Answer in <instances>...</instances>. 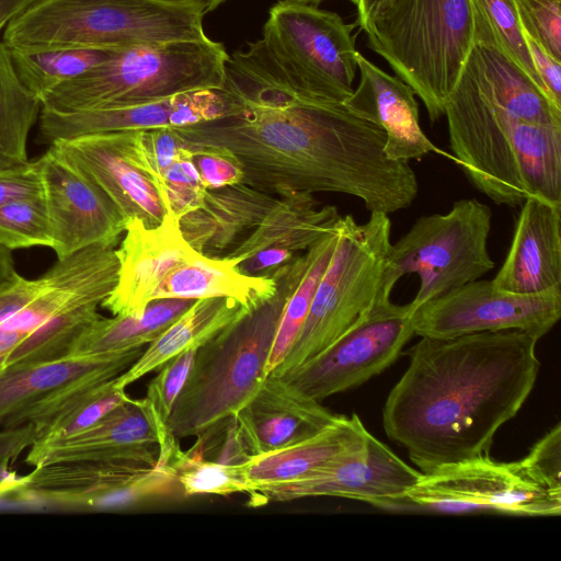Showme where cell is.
Instances as JSON below:
<instances>
[{
	"instance_id": "25",
	"label": "cell",
	"mask_w": 561,
	"mask_h": 561,
	"mask_svg": "<svg viewBox=\"0 0 561 561\" xmlns=\"http://www.w3.org/2000/svg\"><path fill=\"white\" fill-rule=\"evenodd\" d=\"M496 288L537 294L561 287V205L529 197L520 206Z\"/></svg>"
},
{
	"instance_id": "6",
	"label": "cell",
	"mask_w": 561,
	"mask_h": 561,
	"mask_svg": "<svg viewBox=\"0 0 561 561\" xmlns=\"http://www.w3.org/2000/svg\"><path fill=\"white\" fill-rule=\"evenodd\" d=\"M358 26L430 119H440L473 46L470 0H383Z\"/></svg>"
},
{
	"instance_id": "5",
	"label": "cell",
	"mask_w": 561,
	"mask_h": 561,
	"mask_svg": "<svg viewBox=\"0 0 561 561\" xmlns=\"http://www.w3.org/2000/svg\"><path fill=\"white\" fill-rule=\"evenodd\" d=\"M124 233L115 250L117 283L101 305L113 316L140 312L152 300L173 298L232 297L254 308L276 290L272 273L248 275L233 260L194 250L170 215L151 228L131 219Z\"/></svg>"
},
{
	"instance_id": "16",
	"label": "cell",
	"mask_w": 561,
	"mask_h": 561,
	"mask_svg": "<svg viewBox=\"0 0 561 561\" xmlns=\"http://www.w3.org/2000/svg\"><path fill=\"white\" fill-rule=\"evenodd\" d=\"M560 317L561 287L517 294L479 278L421 305L413 312L412 327L421 337L519 330L540 339Z\"/></svg>"
},
{
	"instance_id": "49",
	"label": "cell",
	"mask_w": 561,
	"mask_h": 561,
	"mask_svg": "<svg viewBox=\"0 0 561 561\" xmlns=\"http://www.w3.org/2000/svg\"><path fill=\"white\" fill-rule=\"evenodd\" d=\"M381 1L383 0H357V20L355 24L359 25Z\"/></svg>"
},
{
	"instance_id": "13",
	"label": "cell",
	"mask_w": 561,
	"mask_h": 561,
	"mask_svg": "<svg viewBox=\"0 0 561 561\" xmlns=\"http://www.w3.org/2000/svg\"><path fill=\"white\" fill-rule=\"evenodd\" d=\"M389 508L559 516L561 491L540 483L522 460L502 462L489 455L448 463L423 473Z\"/></svg>"
},
{
	"instance_id": "29",
	"label": "cell",
	"mask_w": 561,
	"mask_h": 561,
	"mask_svg": "<svg viewBox=\"0 0 561 561\" xmlns=\"http://www.w3.org/2000/svg\"><path fill=\"white\" fill-rule=\"evenodd\" d=\"M251 309L232 297L195 300L115 378L116 386L126 388L145 375L158 370L172 357L190 350H197Z\"/></svg>"
},
{
	"instance_id": "45",
	"label": "cell",
	"mask_w": 561,
	"mask_h": 561,
	"mask_svg": "<svg viewBox=\"0 0 561 561\" xmlns=\"http://www.w3.org/2000/svg\"><path fill=\"white\" fill-rule=\"evenodd\" d=\"M523 36L548 99L561 108V61L547 53L525 31Z\"/></svg>"
},
{
	"instance_id": "23",
	"label": "cell",
	"mask_w": 561,
	"mask_h": 561,
	"mask_svg": "<svg viewBox=\"0 0 561 561\" xmlns=\"http://www.w3.org/2000/svg\"><path fill=\"white\" fill-rule=\"evenodd\" d=\"M356 61L359 83L343 104L353 114L385 133L387 157L409 162L436 153L454 162V156L438 148L423 131L412 88L358 51Z\"/></svg>"
},
{
	"instance_id": "3",
	"label": "cell",
	"mask_w": 561,
	"mask_h": 561,
	"mask_svg": "<svg viewBox=\"0 0 561 561\" xmlns=\"http://www.w3.org/2000/svg\"><path fill=\"white\" fill-rule=\"evenodd\" d=\"M444 116L454 162L493 203L515 208L539 197L561 205V126L524 119L468 62Z\"/></svg>"
},
{
	"instance_id": "17",
	"label": "cell",
	"mask_w": 561,
	"mask_h": 561,
	"mask_svg": "<svg viewBox=\"0 0 561 561\" xmlns=\"http://www.w3.org/2000/svg\"><path fill=\"white\" fill-rule=\"evenodd\" d=\"M50 145L108 196L126 224L138 219L151 228L169 215L163 193L144 162L138 130L87 135Z\"/></svg>"
},
{
	"instance_id": "26",
	"label": "cell",
	"mask_w": 561,
	"mask_h": 561,
	"mask_svg": "<svg viewBox=\"0 0 561 561\" xmlns=\"http://www.w3.org/2000/svg\"><path fill=\"white\" fill-rule=\"evenodd\" d=\"M141 353L139 347L4 370L0 375V430L24 425L32 411L69 383L119 376Z\"/></svg>"
},
{
	"instance_id": "14",
	"label": "cell",
	"mask_w": 561,
	"mask_h": 561,
	"mask_svg": "<svg viewBox=\"0 0 561 561\" xmlns=\"http://www.w3.org/2000/svg\"><path fill=\"white\" fill-rule=\"evenodd\" d=\"M355 26L310 2L280 0L268 11L261 39L317 95L344 103L357 71Z\"/></svg>"
},
{
	"instance_id": "28",
	"label": "cell",
	"mask_w": 561,
	"mask_h": 561,
	"mask_svg": "<svg viewBox=\"0 0 561 561\" xmlns=\"http://www.w3.org/2000/svg\"><path fill=\"white\" fill-rule=\"evenodd\" d=\"M276 197L242 183L207 190L202 205L184 215L179 228L194 250L221 257L249 236Z\"/></svg>"
},
{
	"instance_id": "27",
	"label": "cell",
	"mask_w": 561,
	"mask_h": 561,
	"mask_svg": "<svg viewBox=\"0 0 561 561\" xmlns=\"http://www.w3.org/2000/svg\"><path fill=\"white\" fill-rule=\"evenodd\" d=\"M369 434L357 414L339 415L307 439L250 457L241 463L250 486L248 495L304 479L363 451Z\"/></svg>"
},
{
	"instance_id": "31",
	"label": "cell",
	"mask_w": 561,
	"mask_h": 561,
	"mask_svg": "<svg viewBox=\"0 0 561 561\" xmlns=\"http://www.w3.org/2000/svg\"><path fill=\"white\" fill-rule=\"evenodd\" d=\"M142 148L151 175L163 193L169 215L179 222L202 205L207 191L192 151L172 128L148 130Z\"/></svg>"
},
{
	"instance_id": "50",
	"label": "cell",
	"mask_w": 561,
	"mask_h": 561,
	"mask_svg": "<svg viewBox=\"0 0 561 561\" xmlns=\"http://www.w3.org/2000/svg\"><path fill=\"white\" fill-rule=\"evenodd\" d=\"M7 355H0V375L5 370Z\"/></svg>"
},
{
	"instance_id": "30",
	"label": "cell",
	"mask_w": 561,
	"mask_h": 561,
	"mask_svg": "<svg viewBox=\"0 0 561 561\" xmlns=\"http://www.w3.org/2000/svg\"><path fill=\"white\" fill-rule=\"evenodd\" d=\"M195 300L157 299L142 311L100 317L76 340L68 357L118 353L142 347L159 336Z\"/></svg>"
},
{
	"instance_id": "51",
	"label": "cell",
	"mask_w": 561,
	"mask_h": 561,
	"mask_svg": "<svg viewBox=\"0 0 561 561\" xmlns=\"http://www.w3.org/2000/svg\"><path fill=\"white\" fill-rule=\"evenodd\" d=\"M298 1H302V2H312V1H320V0H298ZM351 1L353 4H357V0H348Z\"/></svg>"
},
{
	"instance_id": "7",
	"label": "cell",
	"mask_w": 561,
	"mask_h": 561,
	"mask_svg": "<svg viewBox=\"0 0 561 561\" xmlns=\"http://www.w3.org/2000/svg\"><path fill=\"white\" fill-rule=\"evenodd\" d=\"M228 58L225 46L208 37L129 46L47 91L39 101L44 110L67 113L137 105L220 89Z\"/></svg>"
},
{
	"instance_id": "1",
	"label": "cell",
	"mask_w": 561,
	"mask_h": 561,
	"mask_svg": "<svg viewBox=\"0 0 561 561\" xmlns=\"http://www.w3.org/2000/svg\"><path fill=\"white\" fill-rule=\"evenodd\" d=\"M221 89L224 116L173 129L186 146L231 152L242 184L274 196L346 194L387 215L416 198V175L408 161L387 157L385 133L318 96L261 38L229 56Z\"/></svg>"
},
{
	"instance_id": "22",
	"label": "cell",
	"mask_w": 561,
	"mask_h": 561,
	"mask_svg": "<svg viewBox=\"0 0 561 561\" xmlns=\"http://www.w3.org/2000/svg\"><path fill=\"white\" fill-rule=\"evenodd\" d=\"M158 455L159 435L146 403L130 398L78 434L35 440L24 461L33 467L71 460L153 465Z\"/></svg>"
},
{
	"instance_id": "24",
	"label": "cell",
	"mask_w": 561,
	"mask_h": 561,
	"mask_svg": "<svg viewBox=\"0 0 561 561\" xmlns=\"http://www.w3.org/2000/svg\"><path fill=\"white\" fill-rule=\"evenodd\" d=\"M339 414L282 377L267 375L236 419L252 456L307 439L332 424Z\"/></svg>"
},
{
	"instance_id": "44",
	"label": "cell",
	"mask_w": 561,
	"mask_h": 561,
	"mask_svg": "<svg viewBox=\"0 0 561 561\" xmlns=\"http://www.w3.org/2000/svg\"><path fill=\"white\" fill-rule=\"evenodd\" d=\"M43 192L38 158L0 171V207L18 199L42 195Z\"/></svg>"
},
{
	"instance_id": "41",
	"label": "cell",
	"mask_w": 561,
	"mask_h": 561,
	"mask_svg": "<svg viewBox=\"0 0 561 561\" xmlns=\"http://www.w3.org/2000/svg\"><path fill=\"white\" fill-rule=\"evenodd\" d=\"M186 147L192 151L193 160L206 190L242 183L241 164L228 150L217 147Z\"/></svg>"
},
{
	"instance_id": "48",
	"label": "cell",
	"mask_w": 561,
	"mask_h": 561,
	"mask_svg": "<svg viewBox=\"0 0 561 561\" xmlns=\"http://www.w3.org/2000/svg\"><path fill=\"white\" fill-rule=\"evenodd\" d=\"M160 3L172 4V5H183V7H195L199 8L204 13L214 11L220 4L226 2L227 0H152Z\"/></svg>"
},
{
	"instance_id": "39",
	"label": "cell",
	"mask_w": 561,
	"mask_h": 561,
	"mask_svg": "<svg viewBox=\"0 0 561 561\" xmlns=\"http://www.w3.org/2000/svg\"><path fill=\"white\" fill-rule=\"evenodd\" d=\"M115 378L101 385L84 401L59 419L46 435L36 440H54L78 434L129 400L130 397L126 393L125 388L116 386Z\"/></svg>"
},
{
	"instance_id": "11",
	"label": "cell",
	"mask_w": 561,
	"mask_h": 561,
	"mask_svg": "<svg viewBox=\"0 0 561 561\" xmlns=\"http://www.w3.org/2000/svg\"><path fill=\"white\" fill-rule=\"evenodd\" d=\"M491 228V208L476 198L459 199L444 214L419 217L391 244L381 287L392 291L401 277L416 274L419 289L410 301L415 311L479 279L495 265L488 249Z\"/></svg>"
},
{
	"instance_id": "40",
	"label": "cell",
	"mask_w": 561,
	"mask_h": 561,
	"mask_svg": "<svg viewBox=\"0 0 561 561\" xmlns=\"http://www.w3.org/2000/svg\"><path fill=\"white\" fill-rule=\"evenodd\" d=\"M523 31L561 61V0H513Z\"/></svg>"
},
{
	"instance_id": "35",
	"label": "cell",
	"mask_w": 561,
	"mask_h": 561,
	"mask_svg": "<svg viewBox=\"0 0 561 561\" xmlns=\"http://www.w3.org/2000/svg\"><path fill=\"white\" fill-rule=\"evenodd\" d=\"M470 2L473 42H486L499 47L546 94L527 49L513 0Z\"/></svg>"
},
{
	"instance_id": "15",
	"label": "cell",
	"mask_w": 561,
	"mask_h": 561,
	"mask_svg": "<svg viewBox=\"0 0 561 561\" xmlns=\"http://www.w3.org/2000/svg\"><path fill=\"white\" fill-rule=\"evenodd\" d=\"M390 294L381 287L374 305L344 334L282 378L321 401L388 368L414 335L411 304L397 305Z\"/></svg>"
},
{
	"instance_id": "32",
	"label": "cell",
	"mask_w": 561,
	"mask_h": 561,
	"mask_svg": "<svg viewBox=\"0 0 561 561\" xmlns=\"http://www.w3.org/2000/svg\"><path fill=\"white\" fill-rule=\"evenodd\" d=\"M42 103L18 78L8 47L0 42V171L28 162V134Z\"/></svg>"
},
{
	"instance_id": "18",
	"label": "cell",
	"mask_w": 561,
	"mask_h": 561,
	"mask_svg": "<svg viewBox=\"0 0 561 561\" xmlns=\"http://www.w3.org/2000/svg\"><path fill=\"white\" fill-rule=\"evenodd\" d=\"M38 160L57 259L91 247L114 249L126 220L108 196L51 145Z\"/></svg>"
},
{
	"instance_id": "37",
	"label": "cell",
	"mask_w": 561,
	"mask_h": 561,
	"mask_svg": "<svg viewBox=\"0 0 561 561\" xmlns=\"http://www.w3.org/2000/svg\"><path fill=\"white\" fill-rule=\"evenodd\" d=\"M0 245L11 251L36 245L51 248L53 231L44 192L0 207Z\"/></svg>"
},
{
	"instance_id": "36",
	"label": "cell",
	"mask_w": 561,
	"mask_h": 561,
	"mask_svg": "<svg viewBox=\"0 0 561 561\" xmlns=\"http://www.w3.org/2000/svg\"><path fill=\"white\" fill-rule=\"evenodd\" d=\"M184 496L210 494L227 496L250 491L241 465H227L203 457L197 443L180 450L171 461Z\"/></svg>"
},
{
	"instance_id": "52",
	"label": "cell",
	"mask_w": 561,
	"mask_h": 561,
	"mask_svg": "<svg viewBox=\"0 0 561 561\" xmlns=\"http://www.w3.org/2000/svg\"><path fill=\"white\" fill-rule=\"evenodd\" d=\"M7 23L0 18V31L5 27Z\"/></svg>"
},
{
	"instance_id": "43",
	"label": "cell",
	"mask_w": 561,
	"mask_h": 561,
	"mask_svg": "<svg viewBox=\"0 0 561 561\" xmlns=\"http://www.w3.org/2000/svg\"><path fill=\"white\" fill-rule=\"evenodd\" d=\"M36 439L32 424L0 430V499L15 485L19 476L11 469L18 458Z\"/></svg>"
},
{
	"instance_id": "4",
	"label": "cell",
	"mask_w": 561,
	"mask_h": 561,
	"mask_svg": "<svg viewBox=\"0 0 561 561\" xmlns=\"http://www.w3.org/2000/svg\"><path fill=\"white\" fill-rule=\"evenodd\" d=\"M305 253L272 271L275 293L196 350L184 388L168 421L178 439L202 436L236 415L265 379L284 305L300 279Z\"/></svg>"
},
{
	"instance_id": "10",
	"label": "cell",
	"mask_w": 561,
	"mask_h": 561,
	"mask_svg": "<svg viewBox=\"0 0 561 561\" xmlns=\"http://www.w3.org/2000/svg\"><path fill=\"white\" fill-rule=\"evenodd\" d=\"M118 259L112 248L91 247L57 261L39 277L16 276L0 286L25 298L31 320L27 343L7 357L5 370L68 357L79 335L96 319L114 289Z\"/></svg>"
},
{
	"instance_id": "9",
	"label": "cell",
	"mask_w": 561,
	"mask_h": 561,
	"mask_svg": "<svg viewBox=\"0 0 561 561\" xmlns=\"http://www.w3.org/2000/svg\"><path fill=\"white\" fill-rule=\"evenodd\" d=\"M387 214L358 224L341 216L337 241L316 288L305 323L284 360L270 374L282 377L344 334L376 301L391 248Z\"/></svg>"
},
{
	"instance_id": "20",
	"label": "cell",
	"mask_w": 561,
	"mask_h": 561,
	"mask_svg": "<svg viewBox=\"0 0 561 561\" xmlns=\"http://www.w3.org/2000/svg\"><path fill=\"white\" fill-rule=\"evenodd\" d=\"M228 105L227 94L220 88L129 106L67 113L42 108L39 130L42 137L51 144L94 134L174 128L224 116Z\"/></svg>"
},
{
	"instance_id": "47",
	"label": "cell",
	"mask_w": 561,
	"mask_h": 561,
	"mask_svg": "<svg viewBox=\"0 0 561 561\" xmlns=\"http://www.w3.org/2000/svg\"><path fill=\"white\" fill-rule=\"evenodd\" d=\"M11 250L0 245V286L16 276Z\"/></svg>"
},
{
	"instance_id": "42",
	"label": "cell",
	"mask_w": 561,
	"mask_h": 561,
	"mask_svg": "<svg viewBox=\"0 0 561 561\" xmlns=\"http://www.w3.org/2000/svg\"><path fill=\"white\" fill-rule=\"evenodd\" d=\"M522 462L540 483L561 491V424L557 423L549 430Z\"/></svg>"
},
{
	"instance_id": "46",
	"label": "cell",
	"mask_w": 561,
	"mask_h": 561,
	"mask_svg": "<svg viewBox=\"0 0 561 561\" xmlns=\"http://www.w3.org/2000/svg\"><path fill=\"white\" fill-rule=\"evenodd\" d=\"M38 0H0V18L8 24L10 20Z\"/></svg>"
},
{
	"instance_id": "8",
	"label": "cell",
	"mask_w": 561,
	"mask_h": 561,
	"mask_svg": "<svg viewBox=\"0 0 561 561\" xmlns=\"http://www.w3.org/2000/svg\"><path fill=\"white\" fill-rule=\"evenodd\" d=\"M204 15L199 8L152 0H38L8 22L2 42L41 50L202 41Z\"/></svg>"
},
{
	"instance_id": "33",
	"label": "cell",
	"mask_w": 561,
	"mask_h": 561,
	"mask_svg": "<svg viewBox=\"0 0 561 561\" xmlns=\"http://www.w3.org/2000/svg\"><path fill=\"white\" fill-rule=\"evenodd\" d=\"M22 84L38 99L106 60L117 49L66 47L26 50L8 47Z\"/></svg>"
},
{
	"instance_id": "19",
	"label": "cell",
	"mask_w": 561,
	"mask_h": 561,
	"mask_svg": "<svg viewBox=\"0 0 561 561\" xmlns=\"http://www.w3.org/2000/svg\"><path fill=\"white\" fill-rule=\"evenodd\" d=\"M422 474L369 434L363 451L304 479L257 492L249 496L250 505L337 496L389 508Z\"/></svg>"
},
{
	"instance_id": "34",
	"label": "cell",
	"mask_w": 561,
	"mask_h": 561,
	"mask_svg": "<svg viewBox=\"0 0 561 561\" xmlns=\"http://www.w3.org/2000/svg\"><path fill=\"white\" fill-rule=\"evenodd\" d=\"M339 222V221H337ZM337 241L335 228L305 252V267L300 279L287 298L265 367L270 375L286 357L308 316L316 288L331 260Z\"/></svg>"
},
{
	"instance_id": "12",
	"label": "cell",
	"mask_w": 561,
	"mask_h": 561,
	"mask_svg": "<svg viewBox=\"0 0 561 561\" xmlns=\"http://www.w3.org/2000/svg\"><path fill=\"white\" fill-rule=\"evenodd\" d=\"M33 506L119 511L154 500L184 496L167 456L153 465L71 460L34 467L7 495Z\"/></svg>"
},
{
	"instance_id": "38",
	"label": "cell",
	"mask_w": 561,
	"mask_h": 561,
	"mask_svg": "<svg viewBox=\"0 0 561 561\" xmlns=\"http://www.w3.org/2000/svg\"><path fill=\"white\" fill-rule=\"evenodd\" d=\"M196 350L183 352L167 360L149 382L146 407L157 427L159 439L171 434L168 421L192 369Z\"/></svg>"
},
{
	"instance_id": "21",
	"label": "cell",
	"mask_w": 561,
	"mask_h": 561,
	"mask_svg": "<svg viewBox=\"0 0 561 561\" xmlns=\"http://www.w3.org/2000/svg\"><path fill=\"white\" fill-rule=\"evenodd\" d=\"M341 215L305 192L277 196L260 224L224 255L248 275L268 274L332 231Z\"/></svg>"
},
{
	"instance_id": "2",
	"label": "cell",
	"mask_w": 561,
	"mask_h": 561,
	"mask_svg": "<svg viewBox=\"0 0 561 561\" xmlns=\"http://www.w3.org/2000/svg\"><path fill=\"white\" fill-rule=\"evenodd\" d=\"M538 340L519 330L421 337L385 402L387 436L423 473L489 456L535 387Z\"/></svg>"
}]
</instances>
